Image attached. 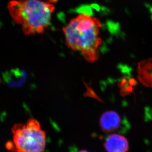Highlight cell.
Instances as JSON below:
<instances>
[{"label":"cell","instance_id":"cell-5","mask_svg":"<svg viewBox=\"0 0 152 152\" xmlns=\"http://www.w3.org/2000/svg\"><path fill=\"white\" fill-rule=\"evenodd\" d=\"M107 152H127L129 144L125 136L118 134H112L108 136L104 143Z\"/></svg>","mask_w":152,"mask_h":152},{"label":"cell","instance_id":"cell-7","mask_svg":"<svg viewBox=\"0 0 152 152\" xmlns=\"http://www.w3.org/2000/svg\"><path fill=\"white\" fill-rule=\"evenodd\" d=\"M137 84V82L134 78L129 77V76L123 78L118 83V86L120 89L121 94L125 96L132 93Z\"/></svg>","mask_w":152,"mask_h":152},{"label":"cell","instance_id":"cell-6","mask_svg":"<svg viewBox=\"0 0 152 152\" xmlns=\"http://www.w3.org/2000/svg\"><path fill=\"white\" fill-rule=\"evenodd\" d=\"M137 78L144 86L152 88V58L144 60L138 63Z\"/></svg>","mask_w":152,"mask_h":152},{"label":"cell","instance_id":"cell-4","mask_svg":"<svg viewBox=\"0 0 152 152\" xmlns=\"http://www.w3.org/2000/svg\"><path fill=\"white\" fill-rule=\"evenodd\" d=\"M122 124L119 114L114 111L104 112L99 119V124L102 131L106 134H111L118 131Z\"/></svg>","mask_w":152,"mask_h":152},{"label":"cell","instance_id":"cell-2","mask_svg":"<svg viewBox=\"0 0 152 152\" xmlns=\"http://www.w3.org/2000/svg\"><path fill=\"white\" fill-rule=\"evenodd\" d=\"M7 9L14 21L29 36L43 33L50 24L55 7L42 0H12Z\"/></svg>","mask_w":152,"mask_h":152},{"label":"cell","instance_id":"cell-1","mask_svg":"<svg viewBox=\"0 0 152 152\" xmlns=\"http://www.w3.org/2000/svg\"><path fill=\"white\" fill-rule=\"evenodd\" d=\"M101 21L96 17L82 13L72 18L63 28L68 48L77 51L88 62L98 60L102 45Z\"/></svg>","mask_w":152,"mask_h":152},{"label":"cell","instance_id":"cell-8","mask_svg":"<svg viewBox=\"0 0 152 152\" xmlns=\"http://www.w3.org/2000/svg\"><path fill=\"white\" fill-rule=\"evenodd\" d=\"M89 152L88 151H87L86 150H78V151H75V152Z\"/></svg>","mask_w":152,"mask_h":152},{"label":"cell","instance_id":"cell-3","mask_svg":"<svg viewBox=\"0 0 152 152\" xmlns=\"http://www.w3.org/2000/svg\"><path fill=\"white\" fill-rule=\"evenodd\" d=\"M12 139L6 147L10 152H44L46 134L39 121L31 118L24 123H16L12 128Z\"/></svg>","mask_w":152,"mask_h":152}]
</instances>
